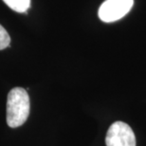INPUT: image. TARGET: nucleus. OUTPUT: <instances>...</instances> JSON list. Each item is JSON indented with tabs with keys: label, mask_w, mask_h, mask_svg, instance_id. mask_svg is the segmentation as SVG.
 Instances as JSON below:
<instances>
[{
	"label": "nucleus",
	"mask_w": 146,
	"mask_h": 146,
	"mask_svg": "<svg viewBox=\"0 0 146 146\" xmlns=\"http://www.w3.org/2000/svg\"><path fill=\"white\" fill-rule=\"evenodd\" d=\"M106 146H136V137L133 130L123 121H115L107 130Z\"/></svg>",
	"instance_id": "obj_3"
},
{
	"label": "nucleus",
	"mask_w": 146,
	"mask_h": 146,
	"mask_svg": "<svg viewBox=\"0 0 146 146\" xmlns=\"http://www.w3.org/2000/svg\"><path fill=\"white\" fill-rule=\"evenodd\" d=\"M3 1L16 13H26L31 7V0H3Z\"/></svg>",
	"instance_id": "obj_4"
},
{
	"label": "nucleus",
	"mask_w": 146,
	"mask_h": 146,
	"mask_svg": "<svg viewBox=\"0 0 146 146\" xmlns=\"http://www.w3.org/2000/svg\"><path fill=\"white\" fill-rule=\"evenodd\" d=\"M31 102L28 92L22 87H14L9 92L7 99V123L16 128L25 123L30 115Z\"/></svg>",
	"instance_id": "obj_1"
},
{
	"label": "nucleus",
	"mask_w": 146,
	"mask_h": 146,
	"mask_svg": "<svg viewBox=\"0 0 146 146\" xmlns=\"http://www.w3.org/2000/svg\"><path fill=\"white\" fill-rule=\"evenodd\" d=\"M11 43V38L6 29L0 25V50L8 48Z\"/></svg>",
	"instance_id": "obj_5"
},
{
	"label": "nucleus",
	"mask_w": 146,
	"mask_h": 146,
	"mask_svg": "<svg viewBox=\"0 0 146 146\" xmlns=\"http://www.w3.org/2000/svg\"><path fill=\"white\" fill-rule=\"evenodd\" d=\"M133 5L134 0H106L99 9V18L106 23L118 21L129 13Z\"/></svg>",
	"instance_id": "obj_2"
}]
</instances>
